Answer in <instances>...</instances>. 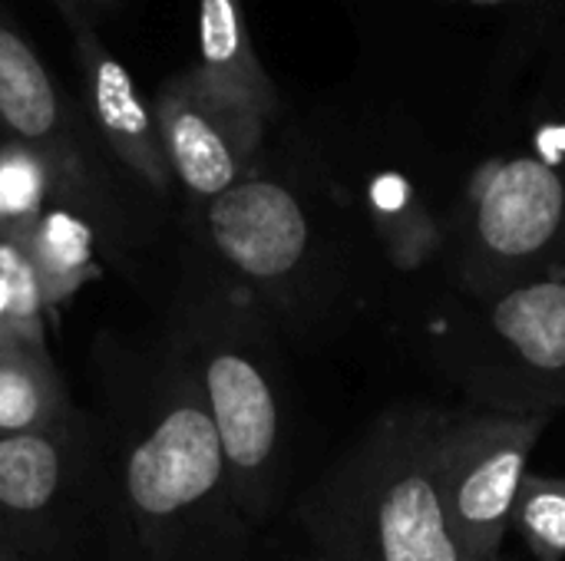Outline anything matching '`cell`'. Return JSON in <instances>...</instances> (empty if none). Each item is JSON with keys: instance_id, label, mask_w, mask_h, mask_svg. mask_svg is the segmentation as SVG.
<instances>
[{"instance_id": "19", "label": "cell", "mask_w": 565, "mask_h": 561, "mask_svg": "<svg viewBox=\"0 0 565 561\" xmlns=\"http://www.w3.org/2000/svg\"><path fill=\"white\" fill-rule=\"evenodd\" d=\"M311 561H324V559H321V555H315V559H311Z\"/></svg>"}, {"instance_id": "11", "label": "cell", "mask_w": 565, "mask_h": 561, "mask_svg": "<svg viewBox=\"0 0 565 561\" xmlns=\"http://www.w3.org/2000/svg\"><path fill=\"white\" fill-rule=\"evenodd\" d=\"M0 126L13 142L56 159L63 145V103L30 40L0 13Z\"/></svg>"}, {"instance_id": "1", "label": "cell", "mask_w": 565, "mask_h": 561, "mask_svg": "<svg viewBox=\"0 0 565 561\" xmlns=\"http://www.w3.org/2000/svg\"><path fill=\"white\" fill-rule=\"evenodd\" d=\"M122 493L149 561H238L245 519L199 377L179 347L149 374L122 436Z\"/></svg>"}, {"instance_id": "14", "label": "cell", "mask_w": 565, "mask_h": 561, "mask_svg": "<svg viewBox=\"0 0 565 561\" xmlns=\"http://www.w3.org/2000/svg\"><path fill=\"white\" fill-rule=\"evenodd\" d=\"M510 529L536 561L565 559V476L526 473L513 499Z\"/></svg>"}, {"instance_id": "6", "label": "cell", "mask_w": 565, "mask_h": 561, "mask_svg": "<svg viewBox=\"0 0 565 561\" xmlns=\"http://www.w3.org/2000/svg\"><path fill=\"white\" fill-rule=\"evenodd\" d=\"M202 235L215 261L288 324L321 314L334 294V255L308 198L285 179L248 172L202 202Z\"/></svg>"}, {"instance_id": "9", "label": "cell", "mask_w": 565, "mask_h": 561, "mask_svg": "<svg viewBox=\"0 0 565 561\" xmlns=\"http://www.w3.org/2000/svg\"><path fill=\"white\" fill-rule=\"evenodd\" d=\"M76 63L83 73L86 106L93 116V126L99 129L106 149L156 195H169L172 188V169L162 149L156 112L146 106V99L136 89V79L129 69L106 50V43L96 36V30L83 20L79 10L63 7Z\"/></svg>"}, {"instance_id": "15", "label": "cell", "mask_w": 565, "mask_h": 561, "mask_svg": "<svg viewBox=\"0 0 565 561\" xmlns=\"http://www.w3.org/2000/svg\"><path fill=\"white\" fill-rule=\"evenodd\" d=\"M50 165L20 142L0 149V225L20 228L36 215L50 185Z\"/></svg>"}, {"instance_id": "20", "label": "cell", "mask_w": 565, "mask_h": 561, "mask_svg": "<svg viewBox=\"0 0 565 561\" xmlns=\"http://www.w3.org/2000/svg\"><path fill=\"white\" fill-rule=\"evenodd\" d=\"M493 561H507V559H503V555H500V559H493Z\"/></svg>"}, {"instance_id": "17", "label": "cell", "mask_w": 565, "mask_h": 561, "mask_svg": "<svg viewBox=\"0 0 565 561\" xmlns=\"http://www.w3.org/2000/svg\"><path fill=\"white\" fill-rule=\"evenodd\" d=\"M83 3H109V0H60V7H70V10H76Z\"/></svg>"}, {"instance_id": "7", "label": "cell", "mask_w": 565, "mask_h": 561, "mask_svg": "<svg viewBox=\"0 0 565 561\" xmlns=\"http://www.w3.org/2000/svg\"><path fill=\"white\" fill-rule=\"evenodd\" d=\"M553 417L437 410L430 466L450 532L467 561L500 559L526 463Z\"/></svg>"}, {"instance_id": "5", "label": "cell", "mask_w": 565, "mask_h": 561, "mask_svg": "<svg viewBox=\"0 0 565 561\" xmlns=\"http://www.w3.org/2000/svg\"><path fill=\"white\" fill-rule=\"evenodd\" d=\"M440 377L480 410L553 417L565 407V278L460 301L430 341Z\"/></svg>"}, {"instance_id": "8", "label": "cell", "mask_w": 565, "mask_h": 561, "mask_svg": "<svg viewBox=\"0 0 565 561\" xmlns=\"http://www.w3.org/2000/svg\"><path fill=\"white\" fill-rule=\"evenodd\" d=\"M152 112L172 179L199 205L255 169L268 116L199 66L169 76Z\"/></svg>"}, {"instance_id": "18", "label": "cell", "mask_w": 565, "mask_h": 561, "mask_svg": "<svg viewBox=\"0 0 565 561\" xmlns=\"http://www.w3.org/2000/svg\"><path fill=\"white\" fill-rule=\"evenodd\" d=\"M477 3H493V0H477Z\"/></svg>"}, {"instance_id": "12", "label": "cell", "mask_w": 565, "mask_h": 561, "mask_svg": "<svg viewBox=\"0 0 565 561\" xmlns=\"http://www.w3.org/2000/svg\"><path fill=\"white\" fill-rule=\"evenodd\" d=\"M195 66L209 79L248 99L265 116L275 112L278 89L252 46L242 0H199V63Z\"/></svg>"}, {"instance_id": "2", "label": "cell", "mask_w": 565, "mask_h": 561, "mask_svg": "<svg viewBox=\"0 0 565 561\" xmlns=\"http://www.w3.org/2000/svg\"><path fill=\"white\" fill-rule=\"evenodd\" d=\"M437 407H391L305 493L301 522L324 561H467L434 466Z\"/></svg>"}, {"instance_id": "10", "label": "cell", "mask_w": 565, "mask_h": 561, "mask_svg": "<svg viewBox=\"0 0 565 561\" xmlns=\"http://www.w3.org/2000/svg\"><path fill=\"white\" fill-rule=\"evenodd\" d=\"M79 453L70 440V427H50L33 433L0 436V519L7 522H36L46 519L73 473Z\"/></svg>"}, {"instance_id": "4", "label": "cell", "mask_w": 565, "mask_h": 561, "mask_svg": "<svg viewBox=\"0 0 565 561\" xmlns=\"http://www.w3.org/2000/svg\"><path fill=\"white\" fill-rule=\"evenodd\" d=\"M179 347L199 377L235 506L245 526H258L275 513L288 466L285 400L265 334L232 304H199Z\"/></svg>"}, {"instance_id": "13", "label": "cell", "mask_w": 565, "mask_h": 561, "mask_svg": "<svg viewBox=\"0 0 565 561\" xmlns=\"http://www.w3.org/2000/svg\"><path fill=\"white\" fill-rule=\"evenodd\" d=\"M66 423V397L40 347L0 334V436Z\"/></svg>"}, {"instance_id": "16", "label": "cell", "mask_w": 565, "mask_h": 561, "mask_svg": "<svg viewBox=\"0 0 565 561\" xmlns=\"http://www.w3.org/2000/svg\"><path fill=\"white\" fill-rule=\"evenodd\" d=\"M7 526H3V519H0V561H13V555H10V549H7Z\"/></svg>"}, {"instance_id": "3", "label": "cell", "mask_w": 565, "mask_h": 561, "mask_svg": "<svg viewBox=\"0 0 565 561\" xmlns=\"http://www.w3.org/2000/svg\"><path fill=\"white\" fill-rule=\"evenodd\" d=\"M565 278V172L536 152L477 169L447 208L444 284L460 301Z\"/></svg>"}]
</instances>
